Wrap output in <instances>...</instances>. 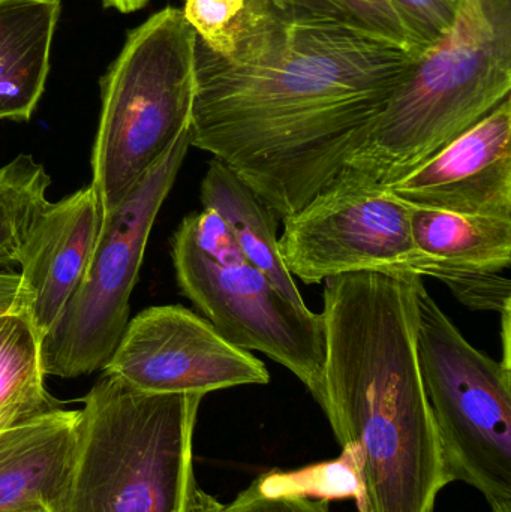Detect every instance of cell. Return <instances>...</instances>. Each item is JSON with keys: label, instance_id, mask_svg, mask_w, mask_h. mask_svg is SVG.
<instances>
[{"label": "cell", "instance_id": "6da1fadb", "mask_svg": "<svg viewBox=\"0 0 511 512\" xmlns=\"http://www.w3.org/2000/svg\"><path fill=\"white\" fill-rule=\"evenodd\" d=\"M417 57L330 15L245 0L221 48L195 41L191 146L285 219L341 173Z\"/></svg>", "mask_w": 511, "mask_h": 512}, {"label": "cell", "instance_id": "7a4b0ae2", "mask_svg": "<svg viewBox=\"0 0 511 512\" xmlns=\"http://www.w3.org/2000/svg\"><path fill=\"white\" fill-rule=\"evenodd\" d=\"M417 274L324 280L323 409L359 475L357 512H434L449 474L417 358Z\"/></svg>", "mask_w": 511, "mask_h": 512}, {"label": "cell", "instance_id": "3957f363", "mask_svg": "<svg viewBox=\"0 0 511 512\" xmlns=\"http://www.w3.org/2000/svg\"><path fill=\"white\" fill-rule=\"evenodd\" d=\"M511 90V0H461L341 173L384 189L485 119Z\"/></svg>", "mask_w": 511, "mask_h": 512}, {"label": "cell", "instance_id": "277c9868", "mask_svg": "<svg viewBox=\"0 0 511 512\" xmlns=\"http://www.w3.org/2000/svg\"><path fill=\"white\" fill-rule=\"evenodd\" d=\"M201 400L102 373L84 397L68 483L51 512L185 511Z\"/></svg>", "mask_w": 511, "mask_h": 512}, {"label": "cell", "instance_id": "5b68a950", "mask_svg": "<svg viewBox=\"0 0 511 512\" xmlns=\"http://www.w3.org/2000/svg\"><path fill=\"white\" fill-rule=\"evenodd\" d=\"M197 33L182 9H162L129 33L102 81L92 188L108 215L191 129Z\"/></svg>", "mask_w": 511, "mask_h": 512}, {"label": "cell", "instance_id": "8992f818", "mask_svg": "<svg viewBox=\"0 0 511 512\" xmlns=\"http://www.w3.org/2000/svg\"><path fill=\"white\" fill-rule=\"evenodd\" d=\"M417 358L450 481L511 505V369L474 348L425 283L417 285Z\"/></svg>", "mask_w": 511, "mask_h": 512}, {"label": "cell", "instance_id": "52a82bcc", "mask_svg": "<svg viewBox=\"0 0 511 512\" xmlns=\"http://www.w3.org/2000/svg\"><path fill=\"white\" fill-rule=\"evenodd\" d=\"M186 131L137 188L104 215L83 280L42 340V369L57 378L104 370L129 322V300L138 280L156 216L167 200L186 153Z\"/></svg>", "mask_w": 511, "mask_h": 512}, {"label": "cell", "instance_id": "ba28073f", "mask_svg": "<svg viewBox=\"0 0 511 512\" xmlns=\"http://www.w3.org/2000/svg\"><path fill=\"white\" fill-rule=\"evenodd\" d=\"M411 210L387 189L339 173L303 209L282 219V261L308 285L351 273L428 276L432 258L414 245Z\"/></svg>", "mask_w": 511, "mask_h": 512}, {"label": "cell", "instance_id": "9c48e42d", "mask_svg": "<svg viewBox=\"0 0 511 512\" xmlns=\"http://www.w3.org/2000/svg\"><path fill=\"white\" fill-rule=\"evenodd\" d=\"M171 258L182 294L231 345L261 352L287 367L323 405L321 313L288 300L249 262L216 264L197 248L183 224L171 242Z\"/></svg>", "mask_w": 511, "mask_h": 512}, {"label": "cell", "instance_id": "30bf717a", "mask_svg": "<svg viewBox=\"0 0 511 512\" xmlns=\"http://www.w3.org/2000/svg\"><path fill=\"white\" fill-rule=\"evenodd\" d=\"M104 372L152 394H206L240 385H266L269 370L231 345L206 318L176 304L138 313Z\"/></svg>", "mask_w": 511, "mask_h": 512}, {"label": "cell", "instance_id": "8fae6325", "mask_svg": "<svg viewBox=\"0 0 511 512\" xmlns=\"http://www.w3.org/2000/svg\"><path fill=\"white\" fill-rule=\"evenodd\" d=\"M387 191L411 207L511 219V101Z\"/></svg>", "mask_w": 511, "mask_h": 512}, {"label": "cell", "instance_id": "7c38bea8", "mask_svg": "<svg viewBox=\"0 0 511 512\" xmlns=\"http://www.w3.org/2000/svg\"><path fill=\"white\" fill-rule=\"evenodd\" d=\"M101 203L92 185L50 203L36 218L21 249L24 313L39 337L50 333L86 273L101 233Z\"/></svg>", "mask_w": 511, "mask_h": 512}, {"label": "cell", "instance_id": "4fadbf2b", "mask_svg": "<svg viewBox=\"0 0 511 512\" xmlns=\"http://www.w3.org/2000/svg\"><path fill=\"white\" fill-rule=\"evenodd\" d=\"M80 411L57 408L0 430V512H51L65 492Z\"/></svg>", "mask_w": 511, "mask_h": 512}, {"label": "cell", "instance_id": "5bb4252c", "mask_svg": "<svg viewBox=\"0 0 511 512\" xmlns=\"http://www.w3.org/2000/svg\"><path fill=\"white\" fill-rule=\"evenodd\" d=\"M60 0H0V120L24 122L50 72Z\"/></svg>", "mask_w": 511, "mask_h": 512}, {"label": "cell", "instance_id": "9a60e30c", "mask_svg": "<svg viewBox=\"0 0 511 512\" xmlns=\"http://www.w3.org/2000/svg\"><path fill=\"white\" fill-rule=\"evenodd\" d=\"M200 200L204 209L221 216L246 261L261 271L288 300L306 307L296 280L279 252L276 213L218 159L210 161L207 167Z\"/></svg>", "mask_w": 511, "mask_h": 512}, {"label": "cell", "instance_id": "2e32d148", "mask_svg": "<svg viewBox=\"0 0 511 512\" xmlns=\"http://www.w3.org/2000/svg\"><path fill=\"white\" fill-rule=\"evenodd\" d=\"M414 245L435 268L501 273L511 262V219L459 215L443 210H411Z\"/></svg>", "mask_w": 511, "mask_h": 512}, {"label": "cell", "instance_id": "e0dca14e", "mask_svg": "<svg viewBox=\"0 0 511 512\" xmlns=\"http://www.w3.org/2000/svg\"><path fill=\"white\" fill-rule=\"evenodd\" d=\"M42 339L24 312L0 315V412L60 408L45 391Z\"/></svg>", "mask_w": 511, "mask_h": 512}, {"label": "cell", "instance_id": "ac0fdd59", "mask_svg": "<svg viewBox=\"0 0 511 512\" xmlns=\"http://www.w3.org/2000/svg\"><path fill=\"white\" fill-rule=\"evenodd\" d=\"M50 183L32 155L15 156L0 167V271L18 265L30 228L48 204Z\"/></svg>", "mask_w": 511, "mask_h": 512}, {"label": "cell", "instance_id": "d6986e66", "mask_svg": "<svg viewBox=\"0 0 511 512\" xmlns=\"http://www.w3.org/2000/svg\"><path fill=\"white\" fill-rule=\"evenodd\" d=\"M266 495H296L306 498L359 499L360 483L356 466L348 453L333 462L305 466L299 471H270L252 481Z\"/></svg>", "mask_w": 511, "mask_h": 512}, {"label": "cell", "instance_id": "ffe728a7", "mask_svg": "<svg viewBox=\"0 0 511 512\" xmlns=\"http://www.w3.org/2000/svg\"><path fill=\"white\" fill-rule=\"evenodd\" d=\"M279 2L348 21L354 26L362 27L368 32L396 42L419 56L414 50L413 42L401 17L390 0H279Z\"/></svg>", "mask_w": 511, "mask_h": 512}, {"label": "cell", "instance_id": "44dd1931", "mask_svg": "<svg viewBox=\"0 0 511 512\" xmlns=\"http://www.w3.org/2000/svg\"><path fill=\"white\" fill-rule=\"evenodd\" d=\"M431 277L446 283L464 306L504 313L511 310V285L507 277L488 271L435 268Z\"/></svg>", "mask_w": 511, "mask_h": 512}, {"label": "cell", "instance_id": "7402d4cb", "mask_svg": "<svg viewBox=\"0 0 511 512\" xmlns=\"http://www.w3.org/2000/svg\"><path fill=\"white\" fill-rule=\"evenodd\" d=\"M416 53L422 54L446 33L461 0H390Z\"/></svg>", "mask_w": 511, "mask_h": 512}, {"label": "cell", "instance_id": "603a6c76", "mask_svg": "<svg viewBox=\"0 0 511 512\" xmlns=\"http://www.w3.org/2000/svg\"><path fill=\"white\" fill-rule=\"evenodd\" d=\"M182 224L191 234L197 248L216 264L237 265L248 262L230 228L213 210L204 209L201 213H192L183 219Z\"/></svg>", "mask_w": 511, "mask_h": 512}, {"label": "cell", "instance_id": "cb8c5ba5", "mask_svg": "<svg viewBox=\"0 0 511 512\" xmlns=\"http://www.w3.org/2000/svg\"><path fill=\"white\" fill-rule=\"evenodd\" d=\"M243 6L245 0H185L182 11L197 38L210 50H218Z\"/></svg>", "mask_w": 511, "mask_h": 512}, {"label": "cell", "instance_id": "d4e9b609", "mask_svg": "<svg viewBox=\"0 0 511 512\" xmlns=\"http://www.w3.org/2000/svg\"><path fill=\"white\" fill-rule=\"evenodd\" d=\"M225 512H330V501L296 495H266L251 484L230 505H225Z\"/></svg>", "mask_w": 511, "mask_h": 512}, {"label": "cell", "instance_id": "484cf974", "mask_svg": "<svg viewBox=\"0 0 511 512\" xmlns=\"http://www.w3.org/2000/svg\"><path fill=\"white\" fill-rule=\"evenodd\" d=\"M26 298L23 294L20 273L15 270L0 271V315L24 312Z\"/></svg>", "mask_w": 511, "mask_h": 512}, {"label": "cell", "instance_id": "4316f807", "mask_svg": "<svg viewBox=\"0 0 511 512\" xmlns=\"http://www.w3.org/2000/svg\"><path fill=\"white\" fill-rule=\"evenodd\" d=\"M183 512H225V505H222L218 499L213 498L209 493L204 492L195 483L189 492L188 501H186L185 511Z\"/></svg>", "mask_w": 511, "mask_h": 512}, {"label": "cell", "instance_id": "83f0119b", "mask_svg": "<svg viewBox=\"0 0 511 512\" xmlns=\"http://www.w3.org/2000/svg\"><path fill=\"white\" fill-rule=\"evenodd\" d=\"M54 411V409H51ZM44 409L33 408H18L9 409V411L0 412V430L6 427L15 426V424L23 423V421L30 420V418L38 417V415L45 414Z\"/></svg>", "mask_w": 511, "mask_h": 512}, {"label": "cell", "instance_id": "f1b7e54d", "mask_svg": "<svg viewBox=\"0 0 511 512\" xmlns=\"http://www.w3.org/2000/svg\"><path fill=\"white\" fill-rule=\"evenodd\" d=\"M149 2L150 0H104V5L107 8H114L117 11L128 14V12L138 11V9L143 8Z\"/></svg>", "mask_w": 511, "mask_h": 512}, {"label": "cell", "instance_id": "f546056e", "mask_svg": "<svg viewBox=\"0 0 511 512\" xmlns=\"http://www.w3.org/2000/svg\"><path fill=\"white\" fill-rule=\"evenodd\" d=\"M492 512H511V505H503V507L491 508Z\"/></svg>", "mask_w": 511, "mask_h": 512}]
</instances>
